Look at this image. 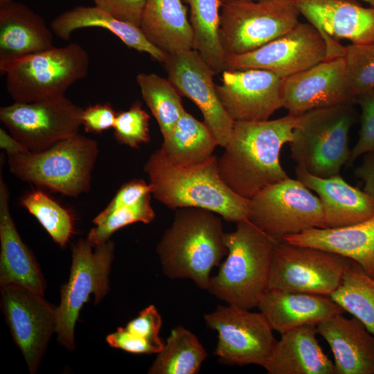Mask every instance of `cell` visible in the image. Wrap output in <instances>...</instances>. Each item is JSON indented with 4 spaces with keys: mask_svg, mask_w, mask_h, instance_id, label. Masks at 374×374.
Wrapping results in <instances>:
<instances>
[{
    "mask_svg": "<svg viewBox=\"0 0 374 374\" xmlns=\"http://www.w3.org/2000/svg\"><path fill=\"white\" fill-rule=\"evenodd\" d=\"M299 116L262 121H236L217 158L219 175L235 194L251 199L265 187L288 178L280 163L283 146L292 138Z\"/></svg>",
    "mask_w": 374,
    "mask_h": 374,
    "instance_id": "6da1fadb",
    "label": "cell"
},
{
    "mask_svg": "<svg viewBox=\"0 0 374 374\" xmlns=\"http://www.w3.org/2000/svg\"><path fill=\"white\" fill-rule=\"evenodd\" d=\"M143 170L154 198L170 208L197 207L211 211L227 222L248 220L251 199L235 194L224 184L215 155L181 166L172 163L159 148L149 157Z\"/></svg>",
    "mask_w": 374,
    "mask_h": 374,
    "instance_id": "7a4b0ae2",
    "label": "cell"
},
{
    "mask_svg": "<svg viewBox=\"0 0 374 374\" xmlns=\"http://www.w3.org/2000/svg\"><path fill=\"white\" fill-rule=\"evenodd\" d=\"M225 234L215 213L197 207L176 209L156 249L163 273L170 279H190L206 290L211 269L228 253Z\"/></svg>",
    "mask_w": 374,
    "mask_h": 374,
    "instance_id": "3957f363",
    "label": "cell"
},
{
    "mask_svg": "<svg viewBox=\"0 0 374 374\" xmlns=\"http://www.w3.org/2000/svg\"><path fill=\"white\" fill-rule=\"evenodd\" d=\"M236 224L235 231L225 234L226 258L206 290L228 305L250 310L268 290L276 241L249 220Z\"/></svg>",
    "mask_w": 374,
    "mask_h": 374,
    "instance_id": "277c9868",
    "label": "cell"
},
{
    "mask_svg": "<svg viewBox=\"0 0 374 374\" xmlns=\"http://www.w3.org/2000/svg\"><path fill=\"white\" fill-rule=\"evenodd\" d=\"M98 142L77 134L39 152L8 155V166L17 178L69 197L91 189L98 156Z\"/></svg>",
    "mask_w": 374,
    "mask_h": 374,
    "instance_id": "5b68a950",
    "label": "cell"
},
{
    "mask_svg": "<svg viewBox=\"0 0 374 374\" xmlns=\"http://www.w3.org/2000/svg\"><path fill=\"white\" fill-rule=\"evenodd\" d=\"M355 121L353 103L313 109L300 115L289 143L296 166L319 177L339 174L350 158L349 133Z\"/></svg>",
    "mask_w": 374,
    "mask_h": 374,
    "instance_id": "8992f818",
    "label": "cell"
},
{
    "mask_svg": "<svg viewBox=\"0 0 374 374\" xmlns=\"http://www.w3.org/2000/svg\"><path fill=\"white\" fill-rule=\"evenodd\" d=\"M89 68V54L80 44L53 46L15 62L5 74L6 89L18 103L62 97Z\"/></svg>",
    "mask_w": 374,
    "mask_h": 374,
    "instance_id": "52a82bcc",
    "label": "cell"
},
{
    "mask_svg": "<svg viewBox=\"0 0 374 374\" xmlns=\"http://www.w3.org/2000/svg\"><path fill=\"white\" fill-rule=\"evenodd\" d=\"M221 8L219 34L226 56L254 51L300 22L294 0H234Z\"/></svg>",
    "mask_w": 374,
    "mask_h": 374,
    "instance_id": "ba28073f",
    "label": "cell"
},
{
    "mask_svg": "<svg viewBox=\"0 0 374 374\" xmlns=\"http://www.w3.org/2000/svg\"><path fill=\"white\" fill-rule=\"evenodd\" d=\"M93 247L80 239L72 247V263L67 283L60 290V303L56 307L58 342L68 350L75 348L74 330L80 312L91 294L95 303L107 295L109 275L114 256V243L109 240Z\"/></svg>",
    "mask_w": 374,
    "mask_h": 374,
    "instance_id": "9c48e42d",
    "label": "cell"
},
{
    "mask_svg": "<svg viewBox=\"0 0 374 374\" xmlns=\"http://www.w3.org/2000/svg\"><path fill=\"white\" fill-rule=\"evenodd\" d=\"M248 220L275 241L312 228H325L319 197L290 177L271 184L251 199Z\"/></svg>",
    "mask_w": 374,
    "mask_h": 374,
    "instance_id": "30bf717a",
    "label": "cell"
},
{
    "mask_svg": "<svg viewBox=\"0 0 374 374\" xmlns=\"http://www.w3.org/2000/svg\"><path fill=\"white\" fill-rule=\"evenodd\" d=\"M348 260L321 249L276 241L268 290L330 296L339 285Z\"/></svg>",
    "mask_w": 374,
    "mask_h": 374,
    "instance_id": "8fae6325",
    "label": "cell"
},
{
    "mask_svg": "<svg viewBox=\"0 0 374 374\" xmlns=\"http://www.w3.org/2000/svg\"><path fill=\"white\" fill-rule=\"evenodd\" d=\"M84 109L65 96L0 108V121L29 152H39L78 134Z\"/></svg>",
    "mask_w": 374,
    "mask_h": 374,
    "instance_id": "7c38bea8",
    "label": "cell"
},
{
    "mask_svg": "<svg viewBox=\"0 0 374 374\" xmlns=\"http://www.w3.org/2000/svg\"><path fill=\"white\" fill-rule=\"evenodd\" d=\"M207 326L217 332L214 355L228 365L263 367L276 343L273 330L260 312L234 305H218L204 315Z\"/></svg>",
    "mask_w": 374,
    "mask_h": 374,
    "instance_id": "4fadbf2b",
    "label": "cell"
},
{
    "mask_svg": "<svg viewBox=\"0 0 374 374\" xmlns=\"http://www.w3.org/2000/svg\"><path fill=\"white\" fill-rule=\"evenodd\" d=\"M328 58L326 39L310 23L299 22L285 35L241 55H227L226 69H259L285 78Z\"/></svg>",
    "mask_w": 374,
    "mask_h": 374,
    "instance_id": "5bb4252c",
    "label": "cell"
},
{
    "mask_svg": "<svg viewBox=\"0 0 374 374\" xmlns=\"http://www.w3.org/2000/svg\"><path fill=\"white\" fill-rule=\"evenodd\" d=\"M1 305L30 373L37 372L49 339L56 332V307L42 295L17 285L1 286Z\"/></svg>",
    "mask_w": 374,
    "mask_h": 374,
    "instance_id": "9a60e30c",
    "label": "cell"
},
{
    "mask_svg": "<svg viewBox=\"0 0 374 374\" xmlns=\"http://www.w3.org/2000/svg\"><path fill=\"white\" fill-rule=\"evenodd\" d=\"M163 64L168 80L181 96L187 97L197 106L218 145L224 148L231 139L235 121L218 98L213 82L215 72L194 49L168 55Z\"/></svg>",
    "mask_w": 374,
    "mask_h": 374,
    "instance_id": "2e32d148",
    "label": "cell"
},
{
    "mask_svg": "<svg viewBox=\"0 0 374 374\" xmlns=\"http://www.w3.org/2000/svg\"><path fill=\"white\" fill-rule=\"evenodd\" d=\"M280 95L283 107L295 116L313 109L355 103L344 55L327 58L283 78Z\"/></svg>",
    "mask_w": 374,
    "mask_h": 374,
    "instance_id": "e0dca14e",
    "label": "cell"
},
{
    "mask_svg": "<svg viewBox=\"0 0 374 374\" xmlns=\"http://www.w3.org/2000/svg\"><path fill=\"white\" fill-rule=\"evenodd\" d=\"M222 83L215 85L218 98L228 115L236 121H262L283 107V78L259 69H226Z\"/></svg>",
    "mask_w": 374,
    "mask_h": 374,
    "instance_id": "ac0fdd59",
    "label": "cell"
},
{
    "mask_svg": "<svg viewBox=\"0 0 374 374\" xmlns=\"http://www.w3.org/2000/svg\"><path fill=\"white\" fill-rule=\"evenodd\" d=\"M301 13L326 40L328 58L344 55L337 39L353 44H374V6L357 0H294Z\"/></svg>",
    "mask_w": 374,
    "mask_h": 374,
    "instance_id": "d6986e66",
    "label": "cell"
},
{
    "mask_svg": "<svg viewBox=\"0 0 374 374\" xmlns=\"http://www.w3.org/2000/svg\"><path fill=\"white\" fill-rule=\"evenodd\" d=\"M44 19L26 5L12 2L0 8V73L17 60L53 47Z\"/></svg>",
    "mask_w": 374,
    "mask_h": 374,
    "instance_id": "ffe728a7",
    "label": "cell"
},
{
    "mask_svg": "<svg viewBox=\"0 0 374 374\" xmlns=\"http://www.w3.org/2000/svg\"><path fill=\"white\" fill-rule=\"evenodd\" d=\"M296 179L319 196L325 228H338L368 219L374 215V199L347 183L339 174L319 177L296 166Z\"/></svg>",
    "mask_w": 374,
    "mask_h": 374,
    "instance_id": "44dd1931",
    "label": "cell"
},
{
    "mask_svg": "<svg viewBox=\"0 0 374 374\" xmlns=\"http://www.w3.org/2000/svg\"><path fill=\"white\" fill-rule=\"evenodd\" d=\"M317 330L333 353L336 374H374V335L358 319L338 314Z\"/></svg>",
    "mask_w": 374,
    "mask_h": 374,
    "instance_id": "7402d4cb",
    "label": "cell"
},
{
    "mask_svg": "<svg viewBox=\"0 0 374 374\" xmlns=\"http://www.w3.org/2000/svg\"><path fill=\"white\" fill-rule=\"evenodd\" d=\"M257 308L280 335L303 326H317L344 312L328 295L277 290H267Z\"/></svg>",
    "mask_w": 374,
    "mask_h": 374,
    "instance_id": "603a6c76",
    "label": "cell"
},
{
    "mask_svg": "<svg viewBox=\"0 0 374 374\" xmlns=\"http://www.w3.org/2000/svg\"><path fill=\"white\" fill-rule=\"evenodd\" d=\"M10 193L0 177V285H17L44 296L45 281L12 217Z\"/></svg>",
    "mask_w": 374,
    "mask_h": 374,
    "instance_id": "cb8c5ba5",
    "label": "cell"
},
{
    "mask_svg": "<svg viewBox=\"0 0 374 374\" xmlns=\"http://www.w3.org/2000/svg\"><path fill=\"white\" fill-rule=\"evenodd\" d=\"M317 334L314 325L281 334L263 368L269 374H336L334 362L319 344Z\"/></svg>",
    "mask_w": 374,
    "mask_h": 374,
    "instance_id": "d4e9b609",
    "label": "cell"
},
{
    "mask_svg": "<svg viewBox=\"0 0 374 374\" xmlns=\"http://www.w3.org/2000/svg\"><path fill=\"white\" fill-rule=\"evenodd\" d=\"M291 244L329 251L357 262L374 277V215L338 228H312L283 240Z\"/></svg>",
    "mask_w": 374,
    "mask_h": 374,
    "instance_id": "484cf974",
    "label": "cell"
},
{
    "mask_svg": "<svg viewBox=\"0 0 374 374\" xmlns=\"http://www.w3.org/2000/svg\"><path fill=\"white\" fill-rule=\"evenodd\" d=\"M101 28L118 37L128 48L146 53L163 63L168 55L152 44L141 28L119 20L97 6H77L52 20L50 28L57 37L67 40L73 31L84 28Z\"/></svg>",
    "mask_w": 374,
    "mask_h": 374,
    "instance_id": "4316f807",
    "label": "cell"
},
{
    "mask_svg": "<svg viewBox=\"0 0 374 374\" xmlns=\"http://www.w3.org/2000/svg\"><path fill=\"white\" fill-rule=\"evenodd\" d=\"M140 28L168 55L193 49V33L182 0H146Z\"/></svg>",
    "mask_w": 374,
    "mask_h": 374,
    "instance_id": "83f0119b",
    "label": "cell"
},
{
    "mask_svg": "<svg viewBox=\"0 0 374 374\" xmlns=\"http://www.w3.org/2000/svg\"><path fill=\"white\" fill-rule=\"evenodd\" d=\"M161 151L172 163L186 166L201 163L218 145L215 136L204 122L184 112L172 131L163 138Z\"/></svg>",
    "mask_w": 374,
    "mask_h": 374,
    "instance_id": "f1b7e54d",
    "label": "cell"
},
{
    "mask_svg": "<svg viewBox=\"0 0 374 374\" xmlns=\"http://www.w3.org/2000/svg\"><path fill=\"white\" fill-rule=\"evenodd\" d=\"M190 10L193 47L215 74L226 69V55L220 39L219 0H182Z\"/></svg>",
    "mask_w": 374,
    "mask_h": 374,
    "instance_id": "f546056e",
    "label": "cell"
},
{
    "mask_svg": "<svg viewBox=\"0 0 374 374\" xmlns=\"http://www.w3.org/2000/svg\"><path fill=\"white\" fill-rule=\"evenodd\" d=\"M208 354L198 338L184 326L174 328L148 370L149 374L198 373Z\"/></svg>",
    "mask_w": 374,
    "mask_h": 374,
    "instance_id": "4dcf8cb0",
    "label": "cell"
},
{
    "mask_svg": "<svg viewBox=\"0 0 374 374\" xmlns=\"http://www.w3.org/2000/svg\"><path fill=\"white\" fill-rule=\"evenodd\" d=\"M330 296L374 335V277L357 262L349 259L339 285Z\"/></svg>",
    "mask_w": 374,
    "mask_h": 374,
    "instance_id": "1f68e13d",
    "label": "cell"
},
{
    "mask_svg": "<svg viewBox=\"0 0 374 374\" xmlns=\"http://www.w3.org/2000/svg\"><path fill=\"white\" fill-rule=\"evenodd\" d=\"M136 82L163 138L166 137L186 111L181 95L168 80L155 73H141L136 76Z\"/></svg>",
    "mask_w": 374,
    "mask_h": 374,
    "instance_id": "d6a6232c",
    "label": "cell"
},
{
    "mask_svg": "<svg viewBox=\"0 0 374 374\" xmlns=\"http://www.w3.org/2000/svg\"><path fill=\"white\" fill-rule=\"evenodd\" d=\"M19 204L37 220L55 243L62 247L66 245L73 233V218L67 209L40 190L23 195Z\"/></svg>",
    "mask_w": 374,
    "mask_h": 374,
    "instance_id": "836d02e7",
    "label": "cell"
},
{
    "mask_svg": "<svg viewBox=\"0 0 374 374\" xmlns=\"http://www.w3.org/2000/svg\"><path fill=\"white\" fill-rule=\"evenodd\" d=\"M150 195L148 194L134 204L115 210L105 216L93 220L95 226L88 233L87 240L93 247L108 241L117 230L135 222L149 224L155 217V213L150 204Z\"/></svg>",
    "mask_w": 374,
    "mask_h": 374,
    "instance_id": "e575fe53",
    "label": "cell"
},
{
    "mask_svg": "<svg viewBox=\"0 0 374 374\" xmlns=\"http://www.w3.org/2000/svg\"><path fill=\"white\" fill-rule=\"evenodd\" d=\"M347 75L350 91L356 97L374 89V44L345 46Z\"/></svg>",
    "mask_w": 374,
    "mask_h": 374,
    "instance_id": "d590c367",
    "label": "cell"
},
{
    "mask_svg": "<svg viewBox=\"0 0 374 374\" xmlns=\"http://www.w3.org/2000/svg\"><path fill=\"white\" fill-rule=\"evenodd\" d=\"M150 119L141 103L135 101L127 110L117 113L113 127L116 140L132 148H139L141 144L149 143Z\"/></svg>",
    "mask_w": 374,
    "mask_h": 374,
    "instance_id": "8d00e7d4",
    "label": "cell"
},
{
    "mask_svg": "<svg viewBox=\"0 0 374 374\" xmlns=\"http://www.w3.org/2000/svg\"><path fill=\"white\" fill-rule=\"evenodd\" d=\"M362 110L359 139L350 151L347 166L363 154L374 153V89L358 95L355 98Z\"/></svg>",
    "mask_w": 374,
    "mask_h": 374,
    "instance_id": "74e56055",
    "label": "cell"
},
{
    "mask_svg": "<svg viewBox=\"0 0 374 374\" xmlns=\"http://www.w3.org/2000/svg\"><path fill=\"white\" fill-rule=\"evenodd\" d=\"M161 324L159 312L154 305H150L141 311L136 318L130 321L125 328L136 337L162 349L164 344L159 337Z\"/></svg>",
    "mask_w": 374,
    "mask_h": 374,
    "instance_id": "f35d334b",
    "label": "cell"
},
{
    "mask_svg": "<svg viewBox=\"0 0 374 374\" xmlns=\"http://www.w3.org/2000/svg\"><path fill=\"white\" fill-rule=\"evenodd\" d=\"M146 0H93L95 6L115 18L140 28Z\"/></svg>",
    "mask_w": 374,
    "mask_h": 374,
    "instance_id": "ab89813d",
    "label": "cell"
},
{
    "mask_svg": "<svg viewBox=\"0 0 374 374\" xmlns=\"http://www.w3.org/2000/svg\"><path fill=\"white\" fill-rule=\"evenodd\" d=\"M116 115L109 103L91 105L83 110L82 126L86 132L100 134L114 127Z\"/></svg>",
    "mask_w": 374,
    "mask_h": 374,
    "instance_id": "60d3db41",
    "label": "cell"
},
{
    "mask_svg": "<svg viewBox=\"0 0 374 374\" xmlns=\"http://www.w3.org/2000/svg\"><path fill=\"white\" fill-rule=\"evenodd\" d=\"M151 186L143 179H132L121 186L105 208L98 215L105 216L115 210L134 204L145 195L151 193Z\"/></svg>",
    "mask_w": 374,
    "mask_h": 374,
    "instance_id": "b9f144b4",
    "label": "cell"
},
{
    "mask_svg": "<svg viewBox=\"0 0 374 374\" xmlns=\"http://www.w3.org/2000/svg\"><path fill=\"white\" fill-rule=\"evenodd\" d=\"M106 341L115 348L134 354H157L161 349L150 342L139 339L130 332L125 327H119L109 334Z\"/></svg>",
    "mask_w": 374,
    "mask_h": 374,
    "instance_id": "7bdbcfd3",
    "label": "cell"
},
{
    "mask_svg": "<svg viewBox=\"0 0 374 374\" xmlns=\"http://www.w3.org/2000/svg\"><path fill=\"white\" fill-rule=\"evenodd\" d=\"M364 183V191L374 199V153H367L362 165L354 171Z\"/></svg>",
    "mask_w": 374,
    "mask_h": 374,
    "instance_id": "ee69618b",
    "label": "cell"
},
{
    "mask_svg": "<svg viewBox=\"0 0 374 374\" xmlns=\"http://www.w3.org/2000/svg\"><path fill=\"white\" fill-rule=\"evenodd\" d=\"M0 148L6 151L7 155L28 151L21 142L2 127L0 128Z\"/></svg>",
    "mask_w": 374,
    "mask_h": 374,
    "instance_id": "f6af8a7d",
    "label": "cell"
},
{
    "mask_svg": "<svg viewBox=\"0 0 374 374\" xmlns=\"http://www.w3.org/2000/svg\"><path fill=\"white\" fill-rule=\"evenodd\" d=\"M14 1L15 0H0V8L7 6Z\"/></svg>",
    "mask_w": 374,
    "mask_h": 374,
    "instance_id": "bcb514c9",
    "label": "cell"
},
{
    "mask_svg": "<svg viewBox=\"0 0 374 374\" xmlns=\"http://www.w3.org/2000/svg\"><path fill=\"white\" fill-rule=\"evenodd\" d=\"M368 3L369 6H374V0H358Z\"/></svg>",
    "mask_w": 374,
    "mask_h": 374,
    "instance_id": "7dc6e473",
    "label": "cell"
},
{
    "mask_svg": "<svg viewBox=\"0 0 374 374\" xmlns=\"http://www.w3.org/2000/svg\"><path fill=\"white\" fill-rule=\"evenodd\" d=\"M219 1L222 4V3H225V2H227V1H234V0H219Z\"/></svg>",
    "mask_w": 374,
    "mask_h": 374,
    "instance_id": "c3c4849f",
    "label": "cell"
}]
</instances>
